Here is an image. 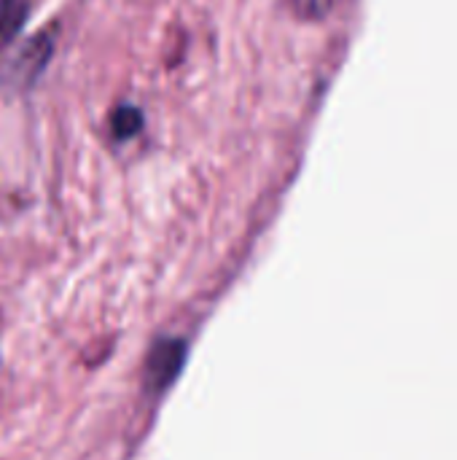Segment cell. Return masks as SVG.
<instances>
[{"label": "cell", "mask_w": 457, "mask_h": 460, "mask_svg": "<svg viewBox=\"0 0 457 460\" xmlns=\"http://www.w3.org/2000/svg\"><path fill=\"white\" fill-rule=\"evenodd\" d=\"M183 342L180 340H164L159 342L145 364V383L151 391H162L172 383V377L178 375L180 364H183Z\"/></svg>", "instance_id": "cell-2"}, {"label": "cell", "mask_w": 457, "mask_h": 460, "mask_svg": "<svg viewBox=\"0 0 457 460\" xmlns=\"http://www.w3.org/2000/svg\"><path fill=\"white\" fill-rule=\"evenodd\" d=\"M30 13L27 0H0V43H8Z\"/></svg>", "instance_id": "cell-3"}, {"label": "cell", "mask_w": 457, "mask_h": 460, "mask_svg": "<svg viewBox=\"0 0 457 460\" xmlns=\"http://www.w3.org/2000/svg\"><path fill=\"white\" fill-rule=\"evenodd\" d=\"M113 135L116 137H121V140H127V137H132V135H137L140 132V127H143V113L137 111V108H132V105H121L116 113H113Z\"/></svg>", "instance_id": "cell-4"}, {"label": "cell", "mask_w": 457, "mask_h": 460, "mask_svg": "<svg viewBox=\"0 0 457 460\" xmlns=\"http://www.w3.org/2000/svg\"><path fill=\"white\" fill-rule=\"evenodd\" d=\"M51 51H54V40L48 38V32H40L38 38H32L19 51V57L13 59V65L8 70V84H13V86H30V84H35L38 75L43 73Z\"/></svg>", "instance_id": "cell-1"}]
</instances>
